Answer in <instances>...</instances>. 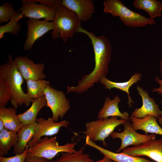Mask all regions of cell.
Here are the masks:
<instances>
[{"label":"cell","instance_id":"44dd1931","mask_svg":"<svg viewBox=\"0 0 162 162\" xmlns=\"http://www.w3.org/2000/svg\"><path fill=\"white\" fill-rule=\"evenodd\" d=\"M37 124L36 122L31 124L22 125L17 133V142L14 147L13 151L15 155L21 154L24 151L33 136Z\"/></svg>","mask_w":162,"mask_h":162},{"label":"cell","instance_id":"74e56055","mask_svg":"<svg viewBox=\"0 0 162 162\" xmlns=\"http://www.w3.org/2000/svg\"><path fill=\"white\" fill-rule=\"evenodd\" d=\"M108 162H117L115 161L112 160H110V159L109 160Z\"/></svg>","mask_w":162,"mask_h":162},{"label":"cell","instance_id":"3957f363","mask_svg":"<svg viewBox=\"0 0 162 162\" xmlns=\"http://www.w3.org/2000/svg\"><path fill=\"white\" fill-rule=\"evenodd\" d=\"M54 29L51 33L52 38H61L65 42L71 38L81 26V21L75 13L60 5L56 8L52 21Z\"/></svg>","mask_w":162,"mask_h":162},{"label":"cell","instance_id":"1f68e13d","mask_svg":"<svg viewBox=\"0 0 162 162\" xmlns=\"http://www.w3.org/2000/svg\"><path fill=\"white\" fill-rule=\"evenodd\" d=\"M48 160L41 157L27 156L24 162H49Z\"/></svg>","mask_w":162,"mask_h":162},{"label":"cell","instance_id":"30bf717a","mask_svg":"<svg viewBox=\"0 0 162 162\" xmlns=\"http://www.w3.org/2000/svg\"><path fill=\"white\" fill-rule=\"evenodd\" d=\"M22 6L17 12L23 17L36 20L44 19L47 21H53L56 8L49 7L44 4H37L32 0H22Z\"/></svg>","mask_w":162,"mask_h":162},{"label":"cell","instance_id":"7402d4cb","mask_svg":"<svg viewBox=\"0 0 162 162\" xmlns=\"http://www.w3.org/2000/svg\"><path fill=\"white\" fill-rule=\"evenodd\" d=\"M0 119L4 122L5 128L17 133L22 125L20 122L14 108L0 107Z\"/></svg>","mask_w":162,"mask_h":162},{"label":"cell","instance_id":"cb8c5ba5","mask_svg":"<svg viewBox=\"0 0 162 162\" xmlns=\"http://www.w3.org/2000/svg\"><path fill=\"white\" fill-rule=\"evenodd\" d=\"M17 133L4 128L0 131V154H7L11 148L15 146L18 140Z\"/></svg>","mask_w":162,"mask_h":162},{"label":"cell","instance_id":"4fadbf2b","mask_svg":"<svg viewBox=\"0 0 162 162\" xmlns=\"http://www.w3.org/2000/svg\"><path fill=\"white\" fill-rule=\"evenodd\" d=\"M18 70L25 80L44 79L45 65L43 63L36 64L27 56H18L14 59Z\"/></svg>","mask_w":162,"mask_h":162},{"label":"cell","instance_id":"e575fe53","mask_svg":"<svg viewBox=\"0 0 162 162\" xmlns=\"http://www.w3.org/2000/svg\"><path fill=\"white\" fill-rule=\"evenodd\" d=\"M4 124L3 121L0 119V131L5 128Z\"/></svg>","mask_w":162,"mask_h":162},{"label":"cell","instance_id":"f1b7e54d","mask_svg":"<svg viewBox=\"0 0 162 162\" xmlns=\"http://www.w3.org/2000/svg\"><path fill=\"white\" fill-rule=\"evenodd\" d=\"M11 98L9 89L4 80L0 77V107H4Z\"/></svg>","mask_w":162,"mask_h":162},{"label":"cell","instance_id":"8fae6325","mask_svg":"<svg viewBox=\"0 0 162 162\" xmlns=\"http://www.w3.org/2000/svg\"><path fill=\"white\" fill-rule=\"evenodd\" d=\"M37 124L33 136L28 143L31 147L38 142L44 136H51L57 134L62 127H68L69 122L65 120L55 122L52 118L47 119L42 118H37Z\"/></svg>","mask_w":162,"mask_h":162},{"label":"cell","instance_id":"2e32d148","mask_svg":"<svg viewBox=\"0 0 162 162\" xmlns=\"http://www.w3.org/2000/svg\"><path fill=\"white\" fill-rule=\"evenodd\" d=\"M120 101V98L117 95L113 99H111L109 97H106L103 107L98 114V118L102 119L116 116L120 117L121 119L129 121L128 113L127 112H122L119 109L118 105Z\"/></svg>","mask_w":162,"mask_h":162},{"label":"cell","instance_id":"9a60e30c","mask_svg":"<svg viewBox=\"0 0 162 162\" xmlns=\"http://www.w3.org/2000/svg\"><path fill=\"white\" fill-rule=\"evenodd\" d=\"M92 0H63L61 5L76 13L80 21L85 22L95 13Z\"/></svg>","mask_w":162,"mask_h":162},{"label":"cell","instance_id":"ffe728a7","mask_svg":"<svg viewBox=\"0 0 162 162\" xmlns=\"http://www.w3.org/2000/svg\"><path fill=\"white\" fill-rule=\"evenodd\" d=\"M31 107L24 112L17 115L18 119L22 125L36 122L37 116L44 107L46 106L45 96L33 99Z\"/></svg>","mask_w":162,"mask_h":162},{"label":"cell","instance_id":"f546056e","mask_svg":"<svg viewBox=\"0 0 162 162\" xmlns=\"http://www.w3.org/2000/svg\"><path fill=\"white\" fill-rule=\"evenodd\" d=\"M29 147V146L28 145L22 153L15 155L13 156L5 157L0 155V162H24L25 160L28 155Z\"/></svg>","mask_w":162,"mask_h":162},{"label":"cell","instance_id":"8992f818","mask_svg":"<svg viewBox=\"0 0 162 162\" xmlns=\"http://www.w3.org/2000/svg\"><path fill=\"white\" fill-rule=\"evenodd\" d=\"M126 121L118 119V117L99 119L95 121L88 122L86 124V130L83 133L86 136L93 141H101L103 145L107 146L105 139L112 133L115 128Z\"/></svg>","mask_w":162,"mask_h":162},{"label":"cell","instance_id":"603a6c76","mask_svg":"<svg viewBox=\"0 0 162 162\" xmlns=\"http://www.w3.org/2000/svg\"><path fill=\"white\" fill-rule=\"evenodd\" d=\"M133 3L135 8L147 12L151 19L161 16L162 2H160L155 0H135Z\"/></svg>","mask_w":162,"mask_h":162},{"label":"cell","instance_id":"d6986e66","mask_svg":"<svg viewBox=\"0 0 162 162\" xmlns=\"http://www.w3.org/2000/svg\"><path fill=\"white\" fill-rule=\"evenodd\" d=\"M142 75L141 73H136L132 76L128 81L124 82H115L110 80L106 77H102L100 82L104 86L105 89H110L113 88L119 89L125 92L128 96V104L130 107L134 102L131 99L129 93V89L132 85L139 81Z\"/></svg>","mask_w":162,"mask_h":162},{"label":"cell","instance_id":"f35d334b","mask_svg":"<svg viewBox=\"0 0 162 162\" xmlns=\"http://www.w3.org/2000/svg\"><path fill=\"white\" fill-rule=\"evenodd\" d=\"M50 162H55V161L54 160V161H50Z\"/></svg>","mask_w":162,"mask_h":162},{"label":"cell","instance_id":"5bb4252c","mask_svg":"<svg viewBox=\"0 0 162 162\" xmlns=\"http://www.w3.org/2000/svg\"><path fill=\"white\" fill-rule=\"evenodd\" d=\"M136 89L142 98V104L141 107L136 108L131 114V116L142 118L150 115L157 119L162 116V111L160 110L154 98L150 97L147 92L142 87L138 86Z\"/></svg>","mask_w":162,"mask_h":162},{"label":"cell","instance_id":"836d02e7","mask_svg":"<svg viewBox=\"0 0 162 162\" xmlns=\"http://www.w3.org/2000/svg\"><path fill=\"white\" fill-rule=\"evenodd\" d=\"M110 159L107 157L104 156L103 158L101 160H97L95 162L93 161L92 162H108Z\"/></svg>","mask_w":162,"mask_h":162},{"label":"cell","instance_id":"5b68a950","mask_svg":"<svg viewBox=\"0 0 162 162\" xmlns=\"http://www.w3.org/2000/svg\"><path fill=\"white\" fill-rule=\"evenodd\" d=\"M76 142H68L65 145H59L56 136L48 138L46 137L41 138L33 146L29 147L28 156L38 157L51 161L58 153L62 152L74 153Z\"/></svg>","mask_w":162,"mask_h":162},{"label":"cell","instance_id":"4316f807","mask_svg":"<svg viewBox=\"0 0 162 162\" xmlns=\"http://www.w3.org/2000/svg\"><path fill=\"white\" fill-rule=\"evenodd\" d=\"M22 15L17 12L16 14L4 26H0V39L4 37L5 33H9L14 35H17L21 28V25L18 21L23 17Z\"/></svg>","mask_w":162,"mask_h":162},{"label":"cell","instance_id":"52a82bcc","mask_svg":"<svg viewBox=\"0 0 162 162\" xmlns=\"http://www.w3.org/2000/svg\"><path fill=\"white\" fill-rule=\"evenodd\" d=\"M44 92L46 106L50 109L52 113V118L57 122L59 118L62 119L70 110L69 100L64 92L52 87L50 85L46 88Z\"/></svg>","mask_w":162,"mask_h":162},{"label":"cell","instance_id":"277c9868","mask_svg":"<svg viewBox=\"0 0 162 162\" xmlns=\"http://www.w3.org/2000/svg\"><path fill=\"white\" fill-rule=\"evenodd\" d=\"M103 5L104 13H110L113 16H118L126 26L142 27L155 23L154 19L146 17L130 10L119 0H106L104 1Z\"/></svg>","mask_w":162,"mask_h":162},{"label":"cell","instance_id":"83f0119b","mask_svg":"<svg viewBox=\"0 0 162 162\" xmlns=\"http://www.w3.org/2000/svg\"><path fill=\"white\" fill-rule=\"evenodd\" d=\"M17 13L11 3H3L0 6V24L10 21Z\"/></svg>","mask_w":162,"mask_h":162},{"label":"cell","instance_id":"7a4b0ae2","mask_svg":"<svg viewBox=\"0 0 162 162\" xmlns=\"http://www.w3.org/2000/svg\"><path fill=\"white\" fill-rule=\"evenodd\" d=\"M0 77L4 80L11 94L10 103L14 108L24 105L28 106L33 100L23 91L22 86L24 79L17 68L12 55L7 63L0 66Z\"/></svg>","mask_w":162,"mask_h":162},{"label":"cell","instance_id":"d4e9b609","mask_svg":"<svg viewBox=\"0 0 162 162\" xmlns=\"http://www.w3.org/2000/svg\"><path fill=\"white\" fill-rule=\"evenodd\" d=\"M26 81L27 88L26 93L32 99L44 96L45 89L50 85L49 81L44 79L37 80L29 79Z\"/></svg>","mask_w":162,"mask_h":162},{"label":"cell","instance_id":"d6a6232c","mask_svg":"<svg viewBox=\"0 0 162 162\" xmlns=\"http://www.w3.org/2000/svg\"><path fill=\"white\" fill-rule=\"evenodd\" d=\"M155 82L159 85L160 86L157 88H153L152 91L154 92H157L159 94H162V80L159 77L156 76L154 78Z\"/></svg>","mask_w":162,"mask_h":162},{"label":"cell","instance_id":"7c38bea8","mask_svg":"<svg viewBox=\"0 0 162 162\" xmlns=\"http://www.w3.org/2000/svg\"><path fill=\"white\" fill-rule=\"evenodd\" d=\"M27 38L23 46L25 50H30L35 42L49 31L53 30V22L29 18L27 21Z\"/></svg>","mask_w":162,"mask_h":162},{"label":"cell","instance_id":"6da1fadb","mask_svg":"<svg viewBox=\"0 0 162 162\" xmlns=\"http://www.w3.org/2000/svg\"><path fill=\"white\" fill-rule=\"evenodd\" d=\"M77 32L86 34L91 41L94 55V67L92 72L82 76L76 86L67 87V93L82 94L97 83L102 77H106L111 58L112 47L110 42L104 36H97L91 32L79 27Z\"/></svg>","mask_w":162,"mask_h":162},{"label":"cell","instance_id":"484cf974","mask_svg":"<svg viewBox=\"0 0 162 162\" xmlns=\"http://www.w3.org/2000/svg\"><path fill=\"white\" fill-rule=\"evenodd\" d=\"M55 162H92L89 155L84 153L83 148L74 153L62 152L58 160Z\"/></svg>","mask_w":162,"mask_h":162},{"label":"cell","instance_id":"9c48e42d","mask_svg":"<svg viewBox=\"0 0 162 162\" xmlns=\"http://www.w3.org/2000/svg\"><path fill=\"white\" fill-rule=\"evenodd\" d=\"M122 152L134 157L146 156L156 162H162V139H153L125 148Z\"/></svg>","mask_w":162,"mask_h":162},{"label":"cell","instance_id":"d590c367","mask_svg":"<svg viewBox=\"0 0 162 162\" xmlns=\"http://www.w3.org/2000/svg\"><path fill=\"white\" fill-rule=\"evenodd\" d=\"M160 74L162 76V57L160 63Z\"/></svg>","mask_w":162,"mask_h":162},{"label":"cell","instance_id":"ac0fdd59","mask_svg":"<svg viewBox=\"0 0 162 162\" xmlns=\"http://www.w3.org/2000/svg\"><path fill=\"white\" fill-rule=\"evenodd\" d=\"M86 144L96 149L104 156L117 162H153L143 157L132 156L122 152L120 153L113 152L97 145L87 136L86 138Z\"/></svg>","mask_w":162,"mask_h":162},{"label":"cell","instance_id":"4dcf8cb0","mask_svg":"<svg viewBox=\"0 0 162 162\" xmlns=\"http://www.w3.org/2000/svg\"><path fill=\"white\" fill-rule=\"evenodd\" d=\"M34 2H38L49 7L56 8L61 4L62 0H33Z\"/></svg>","mask_w":162,"mask_h":162},{"label":"cell","instance_id":"8d00e7d4","mask_svg":"<svg viewBox=\"0 0 162 162\" xmlns=\"http://www.w3.org/2000/svg\"><path fill=\"white\" fill-rule=\"evenodd\" d=\"M158 121L160 125L162 127V116H160L158 118Z\"/></svg>","mask_w":162,"mask_h":162},{"label":"cell","instance_id":"ba28073f","mask_svg":"<svg viewBox=\"0 0 162 162\" xmlns=\"http://www.w3.org/2000/svg\"><path fill=\"white\" fill-rule=\"evenodd\" d=\"M124 130L122 132H113L110 135L113 139L119 138L121 141L120 147L117 153L130 145L137 146L151 140L155 139L156 134H142L137 133L132 127L129 121H126L123 124Z\"/></svg>","mask_w":162,"mask_h":162},{"label":"cell","instance_id":"e0dca14e","mask_svg":"<svg viewBox=\"0 0 162 162\" xmlns=\"http://www.w3.org/2000/svg\"><path fill=\"white\" fill-rule=\"evenodd\" d=\"M129 120L132 122L133 128L136 131L142 130L146 135L148 133L162 135V128L154 116L148 115L142 118L129 116Z\"/></svg>","mask_w":162,"mask_h":162}]
</instances>
